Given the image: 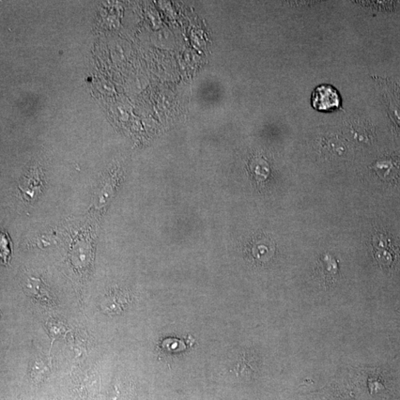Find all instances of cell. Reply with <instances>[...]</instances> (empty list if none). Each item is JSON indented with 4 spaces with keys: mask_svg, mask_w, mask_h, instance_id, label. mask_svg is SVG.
Listing matches in <instances>:
<instances>
[{
    "mask_svg": "<svg viewBox=\"0 0 400 400\" xmlns=\"http://www.w3.org/2000/svg\"><path fill=\"white\" fill-rule=\"evenodd\" d=\"M312 103L316 110L330 112L336 110L340 107L341 97L333 86L322 85L314 90Z\"/></svg>",
    "mask_w": 400,
    "mask_h": 400,
    "instance_id": "1",
    "label": "cell"
}]
</instances>
